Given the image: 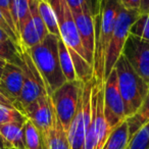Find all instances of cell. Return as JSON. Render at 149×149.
Returning a JSON list of instances; mask_svg holds the SVG:
<instances>
[{
	"label": "cell",
	"mask_w": 149,
	"mask_h": 149,
	"mask_svg": "<svg viewBox=\"0 0 149 149\" xmlns=\"http://www.w3.org/2000/svg\"><path fill=\"white\" fill-rule=\"evenodd\" d=\"M54 11L59 30V38L70 53L78 79L83 83L93 78V68L87 62L86 54L80 40L79 32L72 10L65 0H47Z\"/></svg>",
	"instance_id": "1"
},
{
	"label": "cell",
	"mask_w": 149,
	"mask_h": 149,
	"mask_svg": "<svg viewBox=\"0 0 149 149\" xmlns=\"http://www.w3.org/2000/svg\"><path fill=\"white\" fill-rule=\"evenodd\" d=\"M118 0H96L93 10L95 30V49L93 58V78L104 82V61L120 9Z\"/></svg>",
	"instance_id": "2"
},
{
	"label": "cell",
	"mask_w": 149,
	"mask_h": 149,
	"mask_svg": "<svg viewBox=\"0 0 149 149\" xmlns=\"http://www.w3.org/2000/svg\"><path fill=\"white\" fill-rule=\"evenodd\" d=\"M58 38L48 34L41 43L27 49L41 74L46 92L49 96L66 82L58 57Z\"/></svg>",
	"instance_id": "3"
},
{
	"label": "cell",
	"mask_w": 149,
	"mask_h": 149,
	"mask_svg": "<svg viewBox=\"0 0 149 149\" xmlns=\"http://www.w3.org/2000/svg\"><path fill=\"white\" fill-rule=\"evenodd\" d=\"M118 90L122 96L126 118H130L140 108L149 90V85L134 70L128 60L120 56L114 64Z\"/></svg>",
	"instance_id": "4"
},
{
	"label": "cell",
	"mask_w": 149,
	"mask_h": 149,
	"mask_svg": "<svg viewBox=\"0 0 149 149\" xmlns=\"http://www.w3.org/2000/svg\"><path fill=\"white\" fill-rule=\"evenodd\" d=\"M139 15H140V11L138 10H127L124 7L120 6L111 39L105 55L104 81L107 79L111 70H113L114 64L118 61V59L122 56L123 48L125 46L127 38L130 35V28Z\"/></svg>",
	"instance_id": "5"
},
{
	"label": "cell",
	"mask_w": 149,
	"mask_h": 149,
	"mask_svg": "<svg viewBox=\"0 0 149 149\" xmlns=\"http://www.w3.org/2000/svg\"><path fill=\"white\" fill-rule=\"evenodd\" d=\"M82 84L83 82L80 80L65 82L50 95L56 116L66 132H68V129L77 110Z\"/></svg>",
	"instance_id": "6"
},
{
	"label": "cell",
	"mask_w": 149,
	"mask_h": 149,
	"mask_svg": "<svg viewBox=\"0 0 149 149\" xmlns=\"http://www.w3.org/2000/svg\"><path fill=\"white\" fill-rule=\"evenodd\" d=\"M21 55L23 60L21 68L23 70L24 83L17 103H19V110L24 113V110L27 106L36 101L40 96L47 94V92H46L41 74L26 48H22Z\"/></svg>",
	"instance_id": "7"
},
{
	"label": "cell",
	"mask_w": 149,
	"mask_h": 149,
	"mask_svg": "<svg viewBox=\"0 0 149 149\" xmlns=\"http://www.w3.org/2000/svg\"><path fill=\"white\" fill-rule=\"evenodd\" d=\"M103 108L105 120L110 132L127 120L124 102L118 90V76L114 68L104 81Z\"/></svg>",
	"instance_id": "8"
},
{
	"label": "cell",
	"mask_w": 149,
	"mask_h": 149,
	"mask_svg": "<svg viewBox=\"0 0 149 149\" xmlns=\"http://www.w3.org/2000/svg\"><path fill=\"white\" fill-rule=\"evenodd\" d=\"M96 0L87 2L81 9L72 11L74 23L79 32L80 40L86 54L87 62L93 68L94 49H95V30H94L93 10Z\"/></svg>",
	"instance_id": "9"
},
{
	"label": "cell",
	"mask_w": 149,
	"mask_h": 149,
	"mask_svg": "<svg viewBox=\"0 0 149 149\" xmlns=\"http://www.w3.org/2000/svg\"><path fill=\"white\" fill-rule=\"evenodd\" d=\"M122 55L128 60L137 74L149 85V43L138 37L129 35Z\"/></svg>",
	"instance_id": "10"
},
{
	"label": "cell",
	"mask_w": 149,
	"mask_h": 149,
	"mask_svg": "<svg viewBox=\"0 0 149 149\" xmlns=\"http://www.w3.org/2000/svg\"><path fill=\"white\" fill-rule=\"evenodd\" d=\"M24 114L39 131L44 145L46 137L52 128L54 118V108L50 96L48 94L40 96L36 101L25 108Z\"/></svg>",
	"instance_id": "11"
},
{
	"label": "cell",
	"mask_w": 149,
	"mask_h": 149,
	"mask_svg": "<svg viewBox=\"0 0 149 149\" xmlns=\"http://www.w3.org/2000/svg\"><path fill=\"white\" fill-rule=\"evenodd\" d=\"M23 83L24 74L21 66L6 62L0 78V89L17 104V107H19L17 100L21 96Z\"/></svg>",
	"instance_id": "12"
},
{
	"label": "cell",
	"mask_w": 149,
	"mask_h": 149,
	"mask_svg": "<svg viewBox=\"0 0 149 149\" xmlns=\"http://www.w3.org/2000/svg\"><path fill=\"white\" fill-rule=\"evenodd\" d=\"M43 149H72L68 132L62 127L60 120L56 116L55 111H54L53 125L46 137Z\"/></svg>",
	"instance_id": "13"
},
{
	"label": "cell",
	"mask_w": 149,
	"mask_h": 149,
	"mask_svg": "<svg viewBox=\"0 0 149 149\" xmlns=\"http://www.w3.org/2000/svg\"><path fill=\"white\" fill-rule=\"evenodd\" d=\"M25 124V123H24ZM24 124L10 123L0 126V135L6 149H22L24 146Z\"/></svg>",
	"instance_id": "14"
},
{
	"label": "cell",
	"mask_w": 149,
	"mask_h": 149,
	"mask_svg": "<svg viewBox=\"0 0 149 149\" xmlns=\"http://www.w3.org/2000/svg\"><path fill=\"white\" fill-rule=\"evenodd\" d=\"M130 142L129 128L127 120L110 132L102 149H127Z\"/></svg>",
	"instance_id": "15"
},
{
	"label": "cell",
	"mask_w": 149,
	"mask_h": 149,
	"mask_svg": "<svg viewBox=\"0 0 149 149\" xmlns=\"http://www.w3.org/2000/svg\"><path fill=\"white\" fill-rule=\"evenodd\" d=\"M58 46V57H59V63L61 68L62 74L65 78L66 82H72L79 80L74 70V66L72 63V59L68 47L60 38H58L57 42Z\"/></svg>",
	"instance_id": "16"
},
{
	"label": "cell",
	"mask_w": 149,
	"mask_h": 149,
	"mask_svg": "<svg viewBox=\"0 0 149 149\" xmlns=\"http://www.w3.org/2000/svg\"><path fill=\"white\" fill-rule=\"evenodd\" d=\"M127 123H128L129 128V137L131 138L133 135L146 123L149 122V90L147 93L145 99L143 100L140 108L137 110L135 114H133L130 118H127Z\"/></svg>",
	"instance_id": "17"
},
{
	"label": "cell",
	"mask_w": 149,
	"mask_h": 149,
	"mask_svg": "<svg viewBox=\"0 0 149 149\" xmlns=\"http://www.w3.org/2000/svg\"><path fill=\"white\" fill-rule=\"evenodd\" d=\"M37 6L39 15L45 24L48 33L56 37H59V30H58L56 17L49 2L47 0H37Z\"/></svg>",
	"instance_id": "18"
},
{
	"label": "cell",
	"mask_w": 149,
	"mask_h": 149,
	"mask_svg": "<svg viewBox=\"0 0 149 149\" xmlns=\"http://www.w3.org/2000/svg\"><path fill=\"white\" fill-rule=\"evenodd\" d=\"M22 48L19 47L13 40L0 42V59L5 62L22 66L23 60L21 55Z\"/></svg>",
	"instance_id": "19"
},
{
	"label": "cell",
	"mask_w": 149,
	"mask_h": 149,
	"mask_svg": "<svg viewBox=\"0 0 149 149\" xmlns=\"http://www.w3.org/2000/svg\"><path fill=\"white\" fill-rule=\"evenodd\" d=\"M33 1L34 0H13V15L19 37V31L30 15V9Z\"/></svg>",
	"instance_id": "20"
},
{
	"label": "cell",
	"mask_w": 149,
	"mask_h": 149,
	"mask_svg": "<svg viewBox=\"0 0 149 149\" xmlns=\"http://www.w3.org/2000/svg\"><path fill=\"white\" fill-rule=\"evenodd\" d=\"M24 146L26 149H43L41 135L30 120L24 124Z\"/></svg>",
	"instance_id": "21"
},
{
	"label": "cell",
	"mask_w": 149,
	"mask_h": 149,
	"mask_svg": "<svg viewBox=\"0 0 149 149\" xmlns=\"http://www.w3.org/2000/svg\"><path fill=\"white\" fill-rule=\"evenodd\" d=\"M130 34L149 43V13L138 15L131 26Z\"/></svg>",
	"instance_id": "22"
},
{
	"label": "cell",
	"mask_w": 149,
	"mask_h": 149,
	"mask_svg": "<svg viewBox=\"0 0 149 149\" xmlns=\"http://www.w3.org/2000/svg\"><path fill=\"white\" fill-rule=\"evenodd\" d=\"M127 149H149V122L133 135Z\"/></svg>",
	"instance_id": "23"
},
{
	"label": "cell",
	"mask_w": 149,
	"mask_h": 149,
	"mask_svg": "<svg viewBox=\"0 0 149 149\" xmlns=\"http://www.w3.org/2000/svg\"><path fill=\"white\" fill-rule=\"evenodd\" d=\"M27 120V116L19 109L0 104V126L10 124V123H23L24 124Z\"/></svg>",
	"instance_id": "24"
},
{
	"label": "cell",
	"mask_w": 149,
	"mask_h": 149,
	"mask_svg": "<svg viewBox=\"0 0 149 149\" xmlns=\"http://www.w3.org/2000/svg\"><path fill=\"white\" fill-rule=\"evenodd\" d=\"M0 11L3 15V17H5V19H6L9 27L11 28V30L19 37V34L17 32V28H15V21H13V0H0Z\"/></svg>",
	"instance_id": "25"
},
{
	"label": "cell",
	"mask_w": 149,
	"mask_h": 149,
	"mask_svg": "<svg viewBox=\"0 0 149 149\" xmlns=\"http://www.w3.org/2000/svg\"><path fill=\"white\" fill-rule=\"evenodd\" d=\"M0 28L3 30V31L5 32V33L7 34V35L9 36V37L13 39V41L15 42V44H17L19 47H21L22 48V46H21V41H19V37H17V35H15V32L11 30V28L9 27V25L7 24V22H6V19H5V17H3V15L1 13V11H0Z\"/></svg>",
	"instance_id": "26"
},
{
	"label": "cell",
	"mask_w": 149,
	"mask_h": 149,
	"mask_svg": "<svg viewBox=\"0 0 149 149\" xmlns=\"http://www.w3.org/2000/svg\"><path fill=\"white\" fill-rule=\"evenodd\" d=\"M122 7L127 10H138L140 11L141 0H118Z\"/></svg>",
	"instance_id": "27"
},
{
	"label": "cell",
	"mask_w": 149,
	"mask_h": 149,
	"mask_svg": "<svg viewBox=\"0 0 149 149\" xmlns=\"http://www.w3.org/2000/svg\"><path fill=\"white\" fill-rule=\"evenodd\" d=\"M0 104H1V105L8 106V107H13V108L19 109L17 104L15 103L13 99H10V98H9L1 89H0Z\"/></svg>",
	"instance_id": "28"
},
{
	"label": "cell",
	"mask_w": 149,
	"mask_h": 149,
	"mask_svg": "<svg viewBox=\"0 0 149 149\" xmlns=\"http://www.w3.org/2000/svg\"><path fill=\"white\" fill-rule=\"evenodd\" d=\"M149 13V0H141L140 15L141 13Z\"/></svg>",
	"instance_id": "29"
},
{
	"label": "cell",
	"mask_w": 149,
	"mask_h": 149,
	"mask_svg": "<svg viewBox=\"0 0 149 149\" xmlns=\"http://www.w3.org/2000/svg\"><path fill=\"white\" fill-rule=\"evenodd\" d=\"M8 40H13L1 28H0V42L2 41H8Z\"/></svg>",
	"instance_id": "30"
},
{
	"label": "cell",
	"mask_w": 149,
	"mask_h": 149,
	"mask_svg": "<svg viewBox=\"0 0 149 149\" xmlns=\"http://www.w3.org/2000/svg\"><path fill=\"white\" fill-rule=\"evenodd\" d=\"M6 62L4 60H1L0 59V78H1V74H2V72H3V68H4V65Z\"/></svg>",
	"instance_id": "31"
},
{
	"label": "cell",
	"mask_w": 149,
	"mask_h": 149,
	"mask_svg": "<svg viewBox=\"0 0 149 149\" xmlns=\"http://www.w3.org/2000/svg\"><path fill=\"white\" fill-rule=\"evenodd\" d=\"M0 149H6V147H5L4 142H3V139H2V137H1V135H0Z\"/></svg>",
	"instance_id": "32"
},
{
	"label": "cell",
	"mask_w": 149,
	"mask_h": 149,
	"mask_svg": "<svg viewBox=\"0 0 149 149\" xmlns=\"http://www.w3.org/2000/svg\"><path fill=\"white\" fill-rule=\"evenodd\" d=\"M22 149H26V148H22Z\"/></svg>",
	"instance_id": "33"
}]
</instances>
